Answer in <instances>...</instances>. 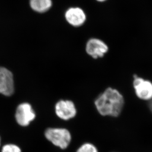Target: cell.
Instances as JSON below:
<instances>
[{
	"label": "cell",
	"instance_id": "1",
	"mask_svg": "<svg viewBox=\"0 0 152 152\" xmlns=\"http://www.w3.org/2000/svg\"><path fill=\"white\" fill-rule=\"evenodd\" d=\"M124 98L117 89L108 88L94 101L98 113L103 116L118 117L124 105Z\"/></svg>",
	"mask_w": 152,
	"mask_h": 152
},
{
	"label": "cell",
	"instance_id": "2",
	"mask_svg": "<svg viewBox=\"0 0 152 152\" xmlns=\"http://www.w3.org/2000/svg\"><path fill=\"white\" fill-rule=\"evenodd\" d=\"M44 135L47 140L62 150L67 149L72 141L70 132L65 128H48L45 130Z\"/></svg>",
	"mask_w": 152,
	"mask_h": 152
},
{
	"label": "cell",
	"instance_id": "3",
	"mask_svg": "<svg viewBox=\"0 0 152 152\" xmlns=\"http://www.w3.org/2000/svg\"><path fill=\"white\" fill-rule=\"evenodd\" d=\"M36 113L31 104L27 102L19 104L16 108L15 118L19 126H28L36 118Z\"/></svg>",
	"mask_w": 152,
	"mask_h": 152
},
{
	"label": "cell",
	"instance_id": "4",
	"mask_svg": "<svg viewBox=\"0 0 152 152\" xmlns=\"http://www.w3.org/2000/svg\"><path fill=\"white\" fill-rule=\"evenodd\" d=\"M55 112L59 118L68 121L75 117L77 109L73 102L69 100H61L56 103Z\"/></svg>",
	"mask_w": 152,
	"mask_h": 152
},
{
	"label": "cell",
	"instance_id": "5",
	"mask_svg": "<svg viewBox=\"0 0 152 152\" xmlns=\"http://www.w3.org/2000/svg\"><path fill=\"white\" fill-rule=\"evenodd\" d=\"M133 86L136 96L140 99L150 100L152 98V83L137 76H134Z\"/></svg>",
	"mask_w": 152,
	"mask_h": 152
},
{
	"label": "cell",
	"instance_id": "6",
	"mask_svg": "<svg viewBox=\"0 0 152 152\" xmlns=\"http://www.w3.org/2000/svg\"><path fill=\"white\" fill-rule=\"evenodd\" d=\"M15 92L13 74L6 68L0 66V94L10 96Z\"/></svg>",
	"mask_w": 152,
	"mask_h": 152
},
{
	"label": "cell",
	"instance_id": "7",
	"mask_svg": "<svg viewBox=\"0 0 152 152\" xmlns=\"http://www.w3.org/2000/svg\"><path fill=\"white\" fill-rule=\"evenodd\" d=\"M108 47L103 41L97 38H91L87 42L86 50L94 59L104 56L108 51Z\"/></svg>",
	"mask_w": 152,
	"mask_h": 152
},
{
	"label": "cell",
	"instance_id": "8",
	"mask_svg": "<svg viewBox=\"0 0 152 152\" xmlns=\"http://www.w3.org/2000/svg\"><path fill=\"white\" fill-rule=\"evenodd\" d=\"M65 18L70 25L77 27L85 23L86 16L83 10L80 7H71L66 10Z\"/></svg>",
	"mask_w": 152,
	"mask_h": 152
},
{
	"label": "cell",
	"instance_id": "9",
	"mask_svg": "<svg viewBox=\"0 0 152 152\" xmlns=\"http://www.w3.org/2000/svg\"><path fill=\"white\" fill-rule=\"evenodd\" d=\"M31 9L38 13L48 12L53 6L52 0H30Z\"/></svg>",
	"mask_w": 152,
	"mask_h": 152
},
{
	"label": "cell",
	"instance_id": "10",
	"mask_svg": "<svg viewBox=\"0 0 152 152\" xmlns=\"http://www.w3.org/2000/svg\"><path fill=\"white\" fill-rule=\"evenodd\" d=\"M76 152H98V150L93 144L86 142L80 145Z\"/></svg>",
	"mask_w": 152,
	"mask_h": 152
},
{
	"label": "cell",
	"instance_id": "11",
	"mask_svg": "<svg viewBox=\"0 0 152 152\" xmlns=\"http://www.w3.org/2000/svg\"><path fill=\"white\" fill-rule=\"evenodd\" d=\"M1 152H22L21 148L15 144H7L1 148Z\"/></svg>",
	"mask_w": 152,
	"mask_h": 152
},
{
	"label": "cell",
	"instance_id": "12",
	"mask_svg": "<svg viewBox=\"0 0 152 152\" xmlns=\"http://www.w3.org/2000/svg\"><path fill=\"white\" fill-rule=\"evenodd\" d=\"M149 108L152 112V98L150 100L149 102Z\"/></svg>",
	"mask_w": 152,
	"mask_h": 152
},
{
	"label": "cell",
	"instance_id": "13",
	"mask_svg": "<svg viewBox=\"0 0 152 152\" xmlns=\"http://www.w3.org/2000/svg\"><path fill=\"white\" fill-rule=\"evenodd\" d=\"M95 1H97L99 2V3H103V2L107 1V0H95Z\"/></svg>",
	"mask_w": 152,
	"mask_h": 152
},
{
	"label": "cell",
	"instance_id": "14",
	"mask_svg": "<svg viewBox=\"0 0 152 152\" xmlns=\"http://www.w3.org/2000/svg\"><path fill=\"white\" fill-rule=\"evenodd\" d=\"M1 137H0V146H1Z\"/></svg>",
	"mask_w": 152,
	"mask_h": 152
}]
</instances>
